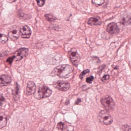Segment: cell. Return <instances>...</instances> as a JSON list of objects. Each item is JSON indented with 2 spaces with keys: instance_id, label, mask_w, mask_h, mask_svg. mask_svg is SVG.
<instances>
[{
  "instance_id": "6da1fadb",
  "label": "cell",
  "mask_w": 131,
  "mask_h": 131,
  "mask_svg": "<svg viewBox=\"0 0 131 131\" xmlns=\"http://www.w3.org/2000/svg\"><path fill=\"white\" fill-rule=\"evenodd\" d=\"M73 69L69 65H60L57 66L52 72V74L61 78L67 79L72 75Z\"/></svg>"
},
{
  "instance_id": "7a4b0ae2",
  "label": "cell",
  "mask_w": 131,
  "mask_h": 131,
  "mask_svg": "<svg viewBox=\"0 0 131 131\" xmlns=\"http://www.w3.org/2000/svg\"><path fill=\"white\" fill-rule=\"evenodd\" d=\"M52 90L46 86H43L39 88L37 91L34 93V96L36 99L40 100L49 97L52 95Z\"/></svg>"
},
{
  "instance_id": "3957f363",
  "label": "cell",
  "mask_w": 131,
  "mask_h": 131,
  "mask_svg": "<svg viewBox=\"0 0 131 131\" xmlns=\"http://www.w3.org/2000/svg\"><path fill=\"white\" fill-rule=\"evenodd\" d=\"M98 118L100 122L105 125H109L113 122L112 117L105 110H102L98 115Z\"/></svg>"
},
{
  "instance_id": "277c9868",
  "label": "cell",
  "mask_w": 131,
  "mask_h": 131,
  "mask_svg": "<svg viewBox=\"0 0 131 131\" xmlns=\"http://www.w3.org/2000/svg\"><path fill=\"white\" fill-rule=\"evenodd\" d=\"M69 56L71 62L73 65L78 67L81 59L80 55L78 53L77 50L76 48H73L69 52Z\"/></svg>"
},
{
  "instance_id": "5b68a950",
  "label": "cell",
  "mask_w": 131,
  "mask_h": 131,
  "mask_svg": "<svg viewBox=\"0 0 131 131\" xmlns=\"http://www.w3.org/2000/svg\"><path fill=\"white\" fill-rule=\"evenodd\" d=\"M101 103L106 111H112L114 109L115 104L114 100L110 96L104 97L101 99Z\"/></svg>"
},
{
  "instance_id": "8992f818",
  "label": "cell",
  "mask_w": 131,
  "mask_h": 131,
  "mask_svg": "<svg viewBox=\"0 0 131 131\" xmlns=\"http://www.w3.org/2000/svg\"><path fill=\"white\" fill-rule=\"evenodd\" d=\"M53 85L55 89L62 92L67 91L70 87V84L69 82L60 80L53 82Z\"/></svg>"
},
{
  "instance_id": "52a82bcc",
  "label": "cell",
  "mask_w": 131,
  "mask_h": 131,
  "mask_svg": "<svg viewBox=\"0 0 131 131\" xmlns=\"http://www.w3.org/2000/svg\"><path fill=\"white\" fill-rule=\"evenodd\" d=\"M29 50L27 48H22L19 49L14 54V60L16 61H19L26 57L28 54Z\"/></svg>"
},
{
  "instance_id": "ba28073f",
  "label": "cell",
  "mask_w": 131,
  "mask_h": 131,
  "mask_svg": "<svg viewBox=\"0 0 131 131\" xmlns=\"http://www.w3.org/2000/svg\"><path fill=\"white\" fill-rule=\"evenodd\" d=\"M119 30L120 29L118 26L115 23H111L109 24L106 29V32L112 35L119 33Z\"/></svg>"
},
{
  "instance_id": "9c48e42d",
  "label": "cell",
  "mask_w": 131,
  "mask_h": 131,
  "mask_svg": "<svg viewBox=\"0 0 131 131\" xmlns=\"http://www.w3.org/2000/svg\"><path fill=\"white\" fill-rule=\"evenodd\" d=\"M21 37L24 39L29 38L31 36L32 31L30 28L27 26H23L20 29Z\"/></svg>"
},
{
  "instance_id": "30bf717a",
  "label": "cell",
  "mask_w": 131,
  "mask_h": 131,
  "mask_svg": "<svg viewBox=\"0 0 131 131\" xmlns=\"http://www.w3.org/2000/svg\"><path fill=\"white\" fill-rule=\"evenodd\" d=\"M119 22L124 26L130 25L131 17L127 13H123L120 16Z\"/></svg>"
},
{
  "instance_id": "8fae6325",
  "label": "cell",
  "mask_w": 131,
  "mask_h": 131,
  "mask_svg": "<svg viewBox=\"0 0 131 131\" xmlns=\"http://www.w3.org/2000/svg\"><path fill=\"white\" fill-rule=\"evenodd\" d=\"M11 77L7 75L0 76V87L7 85L11 82Z\"/></svg>"
},
{
  "instance_id": "7c38bea8",
  "label": "cell",
  "mask_w": 131,
  "mask_h": 131,
  "mask_svg": "<svg viewBox=\"0 0 131 131\" xmlns=\"http://www.w3.org/2000/svg\"><path fill=\"white\" fill-rule=\"evenodd\" d=\"M36 90V84L32 82H29L27 84L26 89V94L27 95H30L34 94Z\"/></svg>"
},
{
  "instance_id": "4fadbf2b",
  "label": "cell",
  "mask_w": 131,
  "mask_h": 131,
  "mask_svg": "<svg viewBox=\"0 0 131 131\" xmlns=\"http://www.w3.org/2000/svg\"><path fill=\"white\" fill-rule=\"evenodd\" d=\"M88 24L91 26L100 25L102 24L101 18L99 16L93 17L89 19Z\"/></svg>"
},
{
  "instance_id": "5bb4252c",
  "label": "cell",
  "mask_w": 131,
  "mask_h": 131,
  "mask_svg": "<svg viewBox=\"0 0 131 131\" xmlns=\"http://www.w3.org/2000/svg\"><path fill=\"white\" fill-rule=\"evenodd\" d=\"M20 31L18 30L14 29L10 31L9 33V36L12 40H17L20 36Z\"/></svg>"
},
{
  "instance_id": "9a60e30c",
  "label": "cell",
  "mask_w": 131,
  "mask_h": 131,
  "mask_svg": "<svg viewBox=\"0 0 131 131\" xmlns=\"http://www.w3.org/2000/svg\"><path fill=\"white\" fill-rule=\"evenodd\" d=\"M45 17L46 20L50 22H54L57 20V18L55 17L54 15L52 13L46 14L45 15Z\"/></svg>"
},
{
  "instance_id": "2e32d148",
  "label": "cell",
  "mask_w": 131,
  "mask_h": 131,
  "mask_svg": "<svg viewBox=\"0 0 131 131\" xmlns=\"http://www.w3.org/2000/svg\"><path fill=\"white\" fill-rule=\"evenodd\" d=\"M19 87L17 83H16V87L13 91V95L14 98L15 100H17V96H19Z\"/></svg>"
},
{
  "instance_id": "e0dca14e",
  "label": "cell",
  "mask_w": 131,
  "mask_h": 131,
  "mask_svg": "<svg viewBox=\"0 0 131 131\" xmlns=\"http://www.w3.org/2000/svg\"><path fill=\"white\" fill-rule=\"evenodd\" d=\"M7 124V119L6 118L3 116H0V128L5 127Z\"/></svg>"
},
{
  "instance_id": "ac0fdd59",
  "label": "cell",
  "mask_w": 131,
  "mask_h": 131,
  "mask_svg": "<svg viewBox=\"0 0 131 131\" xmlns=\"http://www.w3.org/2000/svg\"><path fill=\"white\" fill-rule=\"evenodd\" d=\"M8 38L7 36L3 34H0V43H5L8 41Z\"/></svg>"
},
{
  "instance_id": "d6986e66",
  "label": "cell",
  "mask_w": 131,
  "mask_h": 131,
  "mask_svg": "<svg viewBox=\"0 0 131 131\" xmlns=\"http://www.w3.org/2000/svg\"><path fill=\"white\" fill-rule=\"evenodd\" d=\"M105 1L104 0H98V1H92V2L93 4L96 6V7H98L99 6H101L104 3Z\"/></svg>"
},
{
  "instance_id": "ffe728a7",
  "label": "cell",
  "mask_w": 131,
  "mask_h": 131,
  "mask_svg": "<svg viewBox=\"0 0 131 131\" xmlns=\"http://www.w3.org/2000/svg\"><path fill=\"white\" fill-rule=\"evenodd\" d=\"M90 71L89 70L86 69L85 70H84V71H83L80 73V75H79V78L80 79L82 80L84 78L85 76V75L86 74H88L89 73Z\"/></svg>"
},
{
  "instance_id": "44dd1931",
  "label": "cell",
  "mask_w": 131,
  "mask_h": 131,
  "mask_svg": "<svg viewBox=\"0 0 131 131\" xmlns=\"http://www.w3.org/2000/svg\"><path fill=\"white\" fill-rule=\"evenodd\" d=\"M64 124L62 122H60L57 124V128L59 130L63 131V128H64Z\"/></svg>"
},
{
  "instance_id": "7402d4cb",
  "label": "cell",
  "mask_w": 131,
  "mask_h": 131,
  "mask_svg": "<svg viewBox=\"0 0 131 131\" xmlns=\"http://www.w3.org/2000/svg\"><path fill=\"white\" fill-rule=\"evenodd\" d=\"M91 58L92 59V62H94V63L98 64V63H100L101 62V60L99 59L98 57H92Z\"/></svg>"
},
{
  "instance_id": "603a6c76",
  "label": "cell",
  "mask_w": 131,
  "mask_h": 131,
  "mask_svg": "<svg viewBox=\"0 0 131 131\" xmlns=\"http://www.w3.org/2000/svg\"><path fill=\"white\" fill-rule=\"evenodd\" d=\"M94 79V77L91 76L86 78V82L89 83H92Z\"/></svg>"
},
{
  "instance_id": "cb8c5ba5",
  "label": "cell",
  "mask_w": 131,
  "mask_h": 131,
  "mask_svg": "<svg viewBox=\"0 0 131 131\" xmlns=\"http://www.w3.org/2000/svg\"><path fill=\"white\" fill-rule=\"evenodd\" d=\"M110 76L108 75H105L103 76L102 79L101 80L103 82H105L106 80H108L110 79Z\"/></svg>"
},
{
  "instance_id": "d4e9b609",
  "label": "cell",
  "mask_w": 131,
  "mask_h": 131,
  "mask_svg": "<svg viewBox=\"0 0 131 131\" xmlns=\"http://www.w3.org/2000/svg\"><path fill=\"white\" fill-rule=\"evenodd\" d=\"M105 67L106 65H103L100 66L99 67V68H98V72H97L98 73H101L102 71V70L105 69Z\"/></svg>"
},
{
  "instance_id": "484cf974",
  "label": "cell",
  "mask_w": 131,
  "mask_h": 131,
  "mask_svg": "<svg viewBox=\"0 0 131 131\" xmlns=\"http://www.w3.org/2000/svg\"><path fill=\"white\" fill-rule=\"evenodd\" d=\"M37 4L39 7H42L45 4L46 1H37Z\"/></svg>"
},
{
  "instance_id": "4316f807",
  "label": "cell",
  "mask_w": 131,
  "mask_h": 131,
  "mask_svg": "<svg viewBox=\"0 0 131 131\" xmlns=\"http://www.w3.org/2000/svg\"><path fill=\"white\" fill-rule=\"evenodd\" d=\"M5 101V98L3 96V95H0V105H2Z\"/></svg>"
},
{
  "instance_id": "83f0119b",
  "label": "cell",
  "mask_w": 131,
  "mask_h": 131,
  "mask_svg": "<svg viewBox=\"0 0 131 131\" xmlns=\"http://www.w3.org/2000/svg\"><path fill=\"white\" fill-rule=\"evenodd\" d=\"M14 60V57H10V58H8L7 60V62L8 63H9V64H11L12 63H13Z\"/></svg>"
},
{
  "instance_id": "f1b7e54d",
  "label": "cell",
  "mask_w": 131,
  "mask_h": 131,
  "mask_svg": "<svg viewBox=\"0 0 131 131\" xmlns=\"http://www.w3.org/2000/svg\"><path fill=\"white\" fill-rule=\"evenodd\" d=\"M81 102V100L80 99H77V100H76V101L75 102V105H77V104L79 103L80 102Z\"/></svg>"
},
{
  "instance_id": "f546056e",
  "label": "cell",
  "mask_w": 131,
  "mask_h": 131,
  "mask_svg": "<svg viewBox=\"0 0 131 131\" xmlns=\"http://www.w3.org/2000/svg\"><path fill=\"white\" fill-rule=\"evenodd\" d=\"M113 69H118V67L116 66L115 67H113Z\"/></svg>"
}]
</instances>
